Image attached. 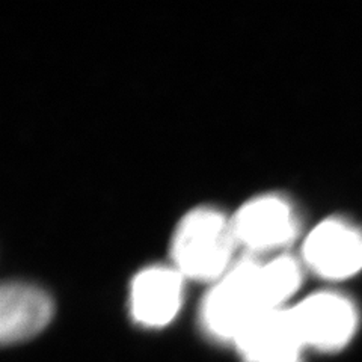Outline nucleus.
<instances>
[{"label":"nucleus","instance_id":"obj_3","mask_svg":"<svg viewBox=\"0 0 362 362\" xmlns=\"http://www.w3.org/2000/svg\"><path fill=\"white\" fill-rule=\"evenodd\" d=\"M290 310L305 347L323 352L339 350L350 343L356 332L355 305L338 293H315Z\"/></svg>","mask_w":362,"mask_h":362},{"label":"nucleus","instance_id":"obj_2","mask_svg":"<svg viewBox=\"0 0 362 362\" xmlns=\"http://www.w3.org/2000/svg\"><path fill=\"white\" fill-rule=\"evenodd\" d=\"M235 245L230 219L218 210L197 209L183 218L174 233V267L185 279L216 282L233 266Z\"/></svg>","mask_w":362,"mask_h":362},{"label":"nucleus","instance_id":"obj_8","mask_svg":"<svg viewBox=\"0 0 362 362\" xmlns=\"http://www.w3.org/2000/svg\"><path fill=\"white\" fill-rule=\"evenodd\" d=\"M53 315L49 294L37 286L11 282L0 296V337L4 343L25 341L40 334Z\"/></svg>","mask_w":362,"mask_h":362},{"label":"nucleus","instance_id":"obj_6","mask_svg":"<svg viewBox=\"0 0 362 362\" xmlns=\"http://www.w3.org/2000/svg\"><path fill=\"white\" fill-rule=\"evenodd\" d=\"M234 344L246 362H302L305 349L290 308L259 314Z\"/></svg>","mask_w":362,"mask_h":362},{"label":"nucleus","instance_id":"obj_5","mask_svg":"<svg viewBox=\"0 0 362 362\" xmlns=\"http://www.w3.org/2000/svg\"><path fill=\"white\" fill-rule=\"evenodd\" d=\"M303 259L322 278L354 276L362 270V233L344 221L327 219L305 240Z\"/></svg>","mask_w":362,"mask_h":362},{"label":"nucleus","instance_id":"obj_1","mask_svg":"<svg viewBox=\"0 0 362 362\" xmlns=\"http://www.w3.org/2000/svg\"><path fill=\"white\" fill-rule=\"evenodd\" d=\"M264 276L263 262L245 258L213 282L202 302V326L214 338L235 341L259 314L276 310Z\"/></svg>","mask_w":362,"mask_h":362},{"label":"nucleus","instance_id":"obj_7","mask_svg":"<svg viewBox=\"0 0 362 362\" xmlns=\"http://www.w3.org/2000/svg\"><path fill=\"white\" fill-rule=\"evenodd\" d=\"M183 275L175 267L153 266L139 272L130 288L134 320L146 327L171 323L183 303Z\"/></svg>","mask_w":362,"mask_h":362},{"label":"nucleus","instance_id":"obj_4","mask_svg":"<svg viewBox=\"0 0 362 362\" xmlns=\"http://www.w3.org/2000/svg\"><path fill=\"white\" fill-rule=\"evenodd\" d=\"M231 223L235 242L252 252L276 251L298 234L293 207L278 195H263L246 202Z\"/></svg>","mask_w":362,"mask_h":362}]
</instances>
